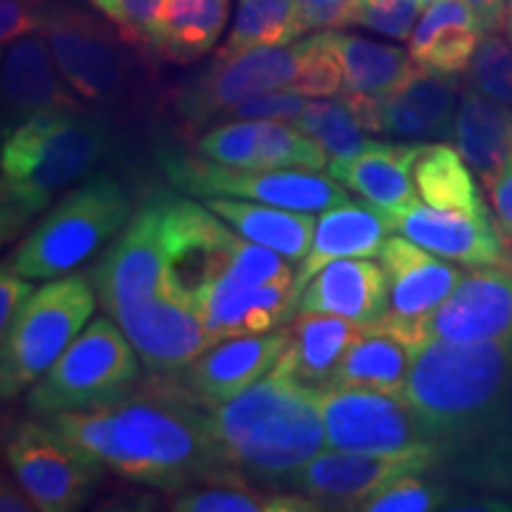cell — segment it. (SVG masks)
Returning a JSON list of instances; mask_svg holds the SVG:
<instances>
[{
    "label": "cell",
    "mask_w": 512,
    "mask_h": 512,
    "mask_svg": "<svg viewBox=\"0 0 512 512\" xmlns=\"http://www.w3.org/2000/svg\"><path fill=\"white\" fill-rule=\"evenodd\" d=\"M309 102L304 100V95L292 93V91H273L256 95V98L242 102V105L230 107L228 112H223L216 124L223 121H242V119H266V121H285V124H294L299 114L304 112V107Z\"/></svg>",
    "instance_id": "obj_42"
},
{
    "label": "cell",
    "mask_w": 512,
    "mask_h": 512,
    "mask_svg": "<svg viewBox=\"0 0 512 512\" xmlns=\"http://www.w3.org/2000/svg\"><path fill=\"white\" fill-rule=\"evenodd\" d=\"M304 34L294 0H240L238 17L216 57H233L252 48L290 46Z\"/></svg>",
    "instance_id": "obj_36"
},
{
    "label": "cell",
    "mask_w": 512,
    "mask_h": 512,
    "mask_svg": "<svg viewBox=\"0 0 512 512\" xmlns=\"http://www.w3.org/2000/svg\"><path fill=\"white\" fill-rule=\"evenodd\" d=\"M389 311V285L382 264L373 259L330 261L306 285L297 313H328L368 328Z\"/></svg>",
    "instance_id": "obj_23"
},
{
    "label": "cell",
    "mask_w": 512,
    "mask_h": 512,
    "mask_svg": "<svg viewBox=\"0 0 512 512\" xmlns=\"http://www.w3.org/2000/svg\"><path fill=\"white\" fill-rule=\"evenodd\" d=\"M138 358L117 320L95 318L31 387L27 406L38 415H55L117 401L140 380Z\"/></svg>",
    "instance_id": "obj_8"
},
{
    "label": "cell",
    "mask_w": 512,
    "mask_h": 512,
    "mask_svg": "<svg viewBox=\"0 0 512 512\" xmlns=\"http://www.w3.org/2000/svg\"><path fill=\"white\" fill-rule=\"evenodd\" d=\"M112 136L83 110H55L24 121L3 136L0 155V226L3 242L17 240L57 195L91 176Z\"/></svg>",
    "instance_id": "obj_4"
},
{
    "label": "cell",
    "mask_w": 512,
    "mask_h": 512,
    "mask_svg": "<svg viewBox=\"0 0 512 512\" xmlns=\"http://www.w3.org/2000/svg\"><path fill=\"white\" fill-rule=\"evenodd\" d=\"M448 491L444 486L425 482L422 472H411L394 482L384 484L380 491L366 498L358 510L361 512H430L448 508Z\"/></svg>",
    "instance_id": "obj_39"
},
{
    "label": "cell",
    "mask_w": 512,
    "mask_h": 512,
    "mask_svg": "<svg viewBox=\"0 0 512 512\" xmlns=\"http://www.w3.org/2000/svg\"><path fill=\"white\" fill-rule=\"evenodd\" d=\"M323 43L337 57L344 76V93L389 95L418 72L411 53L387 46V43L368 41V38L342 34L337 29L320 31Z\"/></svg>",
    "instance_id": "obj_31"
},
{
    "label": "cell",
    "mask_w": 512,
    "mask_h": 512,
    "mask_svg": "<svg viewBox=\"0 0 512 512\" xmlns=\"http://www.w3.org/2000/svg\"><path fill=\"white\" fill-rule=\"evenodd\" d=\"M482 24L484 34H494V31L505 27V10H508V0H465Z\"/></svg>",
    "instance_id": "obj_48"
},
{
    "label": "cell",
    "mask_w": 512,
    "mask_h": 512,
    "mask_svg": "<svg viewBox=\"0 0 512 512\" xmlns=\"http://www.w3.org/2000/svg\"><path fill=\"white\" fill-rule=\"evenodd\" d=\"M152 375H178L214 347L195 294L169 285L155 297L124 306L112 316Z\"/></svg>",
    "instance_id": "obj_14"
},
{
    "label": "cell",
    "mask_w": 512,
    "mask_h": 512,
    "mask_svg": "<svg viewBox=\"0 0 512 512\" xmlns=\"http://www.w3.org/2000/svg\"><path fill=\"white\" fill-rule=\"evenodd\" d=\"M41 29L3 46V136L38 114L81 110Z\"/></svg>",
    "instance_id": "obj_20"
},
{
    "label": "cell",
    "mask_w": 512,
    "mask_h": 512,
    "mask_svg": "<svg viewBox=\"0 0 512 512\" xmlns=\"http://www.w3.org/2000/svg\"><path fill=\"white\" fill-rule=\"evenodd\" d=\"M434 463L437 458L432 456H368L332 448L311 458L285 486L309 496L320 510H358V505L384 484L411 472H425Z\"/></svg>",
    "instance_id": "obj_18"
},
{
    "label": "cell",
    "mask_w": 512,
    "mask_h": 512,
    "mask_svg": "<svg viewBox=\"0 0 512 512\" xmlns=\"http://www.w3.org/2000/svg\"><path fill=\"white\" fill-rule=\"evenodd\" d=\"M403 396L439 458L512 486V342L420 344Z\"/></svg>",
    "instance_id": "obj_1"
},
{
    "label": "cell",
    "mask_w": 512,
    "mask_h": 512,
    "mask_svg": "<svg viewBox=\"0 0 512 512\" xmlns=\"http://www.w3.org/2000/svg\"><path fill=\"white\" fill-rule=\"evenodd\" d=\"M223 221L183 197H150L95 266L91 283L107 316L164 292L190 254L214 240Z\"/></svg>",
    "instance_id": "obj_5"
},
{
    "label": "cell",
    "mask_w": 512,
    "mask_h": 512,
    "mask_svg": "<svg viewBox=\"0 0 512 512\" xmlns=\"http://www.w3.org/2000/svg\"><path fill=\"white\" fill-rule=\"evenodd\" d=\"M8 463L36 510H76L102 475L98 460L69 444L53 425L27 422L10 439Z\"/></svg>",
    "instance_id": "obj_15"
},
{
    "label": "cell",
    "mask_w": 512,
    "mask_h": 512,
    "mask_svg": "<svg viewBox=\"0 0 512 512\" xmlns=\"http://www.w3.org/2000/svg\"><path fill=\"white\" fill-rule=\"evenodd\" d=\"M50 425L105 470L138 484L188 489L233 475L209 432L207 406L183 384L131 392L83 411L55 413Z\"/></svg>",
    "instance_id": "obj_2"
},
{
    "label": "cell",
    "mask_w": 512,
    "mask_h": 512,
    "mask_svg": "<svg viewBox=\"0 0 512 512\" xmlns=\"http://www.w3.org/2000/svg\"><path fill=\"white\" fill-rule=\"evenodd\" d=\"M377 259L389 285V311L384 318L392 320L427 318L451 297L465 275L448 259H437V254L408 238H387Z\"/></svg>",
    "instance_id": "obj_22"
},
{
    "label": "cell",
    "mask_w": 512,
    "mask_h": 512,
    "mask_svg": "<svg viewBox=\"0 0 512 512\" xmlns=\"http://www.w3.org/2000/svg\"><path fill=\"white\" fill-rule=\"evenodd\" d=\"M207 486H188L169 501L176 512H311L320 510L309 496L283 494V491H261L240 482V477L223 475L204 482Z\"/></svg>",
    "instance_id": "obj_35"
},
{
    "label": "cell",
    "mask_w": 512,
    "mask_h": 512,
    "mask_svg": "<svg viewBox=\"0 0 512 512\" xmlns=\"http://www.w3.org/2000/svg\"><path fill=\"white\" fill-rule=\"evenodd\" d=\"M467 86L484 93L486 98L512 107V41L494 34H484L467 69Z\"/></svg>",
    "instance_id": "obj_38"
},
{
    "label": "cell",
    "mask_w": 512,
    "mask_h": 512,
    "mask_svg": "<svg viewBox=\"0 0 512 512\" xmlns=\"http://www.w3.org/2000/svg\"><path fill=\"white\" fill-rule=\"evenodd\" d=\"M93 283L81 275L38 287L0 332V389L3 399L27 392L55 366L69 344L81 335L95 311Z\"/></svg>",
    "instance_id": "obj_7"
},
{
    "label": "cell",
    "mask_w": 512,
    "mask_h": 512,
    "mask_svg": "<svg viewBox=\"0 0 512 512\" xmlns=\"http://www.w3.org/2000/svg\"><path fill=\"white\" fill-rule=\"evenodd\" d=\"M204 207L214 211L245 240L283 254L292 264H302L311 252L318 223L309 211L283 209L264 202L230 200V197H209L204 200Z\"/></svg>",
    "instance_id": "obj_29"
},
{
    "label": "cell",
    "mask_w": 512,
    "mask_h": 512,
    "mask_svg": "<svg viewBox=\"0 0 512 512\" xmlns=\"http://www.w3.org/2000/svg\"><path fill=\"white\" fill-rule=\"evenodd\" d=\"M484 29L465 0H434L408 38V53L420 69L460 76L470 69Z\"/></svg>",
    "instance_id": "obj_27"
},
{
    "label": "cell",
    "mask_w": 512,
    "mask_h": 512,
    "mask_svg": "<svg viewBox=\"0 0 512 512\" xmlns=\"http://www.w3.org/2000/svg\"><path fill=\"white\" fill-rule=\"evenodd\" d=\"M31 292H34V285L29 283V278L12 271L8 261H5L3 278H0V332L8 330L12 318L17 316L22 304L31 297Z\"/></svg>",
    "instance_id": "obj_46"
},
{
    "label": "cell",
    "mask_w": 512,
    "mask_h": 512,
    "mask_svg": "<svg viewBox=\"0 0 512 512\" xmlns=\"http://www.w3.org/2000/svg\"><path fill=\"white\" fill-rule=\"evenodd\" d=\"M392 226L389 219L373 204H339L325 209L318 219L311 252L294 275V299L302 297L306 285L330 261L337 259H375L380 256Z\"/></svg>",
    "instance_id": "obj_24"
},
{
    "label": "cell",
    "mask_w": 512,
    "mask_h": 512,
    "mask_svg": "<svg viewBox=\"0 0 512 512\" xmlns=\"http://www.w3.org/2000/svg\"><path fill=\"white\" fill-rule=\"evenodd\" d=\"M290 347V330L216 342L183 370V387L204 406H221L278 366Z\"/></svg>",
    "instance_id": "obj_19"
},
{
    "label": "cell",
    "mask_w": 512,
    "mask_h": 512,
    "mask_svg": "<svg viewBox=\"0 0 512 512\" xmlns=\"http://www.w3.org/2000/svg\"><path fill=\"white\" fill-rule=\"evenodd\" d=\"M299 43H302V64H299V74L290 91L304 95V98H335V95H342V67H339L337 57L325 46L320 34H313Z\"/></svg>",
    "instance_id": "obj_40"
},
{
    "label": "cell",
    "mask_w": 512,
    "mask_h": 512,
    "mask_svg": "<svg viewBox=\"0 0 512 512\" xmlns=\"http://www.w3.org/2000/svg\"><path fill=\"white\" fill-rule=\"evenodd\" d=\"M418 0H361L356 24L377 34L408 41L420 17Z\"/></svg>",
    "instance_id": "obj_41"
},
{
    "label": "cell",
    "mask_w": 512,
    "mask_h": 512,
    "mask_svg": "<svg viewBox=\"0 0 512 512\" xmlns=\"http://www.w3.org/2000/svg\"><path fill=\"white\" fill-rule=\"evenodd\" d=\"M302 64V43L252 48L233 57H214L207 72L185 83L174 107L185 124H216L230 107L273 91H290Z\"/></svg>",
    "instance_id": "obj_12"
},
{
    "label": "cell",
    "mask_w": 512,
    "mask_h": 512,
    "mask_svg": "<svg viewBox=\"0 0 512 512\" xmlns=\"http://www.w3.org/2000/svg\"><path fill=\"white\" fill-rule=\"evenodd\" d=\"M41 31L48 38L62 79L81 100L117 102L131 81V60L105 24L74 8L43 10Z\"/></svg>",
    "instance_id": "obj_13"
},
{
    "label": "cell",
    "mask_w": 512,
    "mask_h": 512,
    "mask_svg": "<svg viewBox=\"0 0 512 512\" xmlns=\"http://www.w3.org/2000/svg\"><path fill=\"white\" fill-rule=\"evenodd\" d=\"M299 22L306 31L344 29L356 24V15L337 0H294Z\"/></svg>",
    "instance_id": "obj_45"
},
{
    "label": "cell",
    "mask_w": 512,
    "mask_h": 512,
    "mask_svg": "<svg viewBox=\"0 0 512 512\" xmlns=\"http://www.w3.org/2000/svg\"><path fill=\"white\" fill-rule=\"evenodd\" d=\"M361 325L328 313H299L292 320L290 347L278 366L309 389H325Z\"/></svg>",
    "instance_id": "obj_30"
},
{
    "label": "cell",
    "mask_w": 512,
    "mask_h": 512,
    "mask_svg": "<svg viewBox=\"0 0 512 512\" xmlns=\"http://www.w3.org/2000/svg\"><path fill=\"white\" fill-rule=\"evenodd\" d=\"M489 195L496 211V221L501 223V228L512 238V152L503 171L498 174L494 188L489 190Z\"/></svg>",
    "instance_id": "obj_47"
},
{
    "label": "cell",
    "mask_w": 512,
    "mask_h": 512,
    "mask_svg": "<svg viewBox=\"0 0 512 512\" xmlns=\"http://www.w3.org/2000/svg\"><path fill=\"white\" fill-rule=\"evenodd\" d=\"M207 422L230 470L266 484L285 486L328 446L316 389L280 366L235 399L207 406Z\"/></svg>",
    "instance_id": "obj_3"
},
{
    "label": "cell",
    "mask_w": 512,
    "mask_h": 512,
    "mask_svg": "<svg viewBox=\"0 0 512 512\" xmlns=\"http://www.w3.org/2000/svg\"><path fill=\"white\" fill-rule=\"evenodd\" d=\"M294 280L256 287H226L209 283L200 294L204 320L216 342L230 337L264 335L280 330L297 313Z\"/></svg>",
    "instance_id": "obj_25"
},
{
    "label": "cell",
    "mask_w": 512,
    "mask_h": 512,
    "mask_svg": "<svg viewBox=\"0 0 512 512\" xmlns=\"http://www.w3.org/2000/svg\"><path fill=\"white\" fill-rule=\"evenodd\" d=\"M505 34L512 41V0H508V10H505Z\"/></svg>",
    "instance_id": "obj_51"
},
{
    "label": "cell",
    "mask_w": 512,
    "mask_h": 512,
    "mask_svg": "<svg viewBox=\"0 0 512 512\" xmlns=\"http://www.w3.org/2000/svg\"><path fill=\"white\" fill-rule=\"evenodd\" d=\"M377 325L411 349L425 342H512V266L465 273L451 297L427 318H382Z\"/></svg>",
    "instance_id": "obj_11"
},
{
    "label": "cell",
    "mask_w": 512,
    "mask_h": 512,
    "mask_svg": "<svg viewBox=\"0 0 512 512\" xmlns=\"http://www.w3.org/2000/svg\"><path fill=\"white\" fill-rule=\"evenodd\" d=\"M91 3L102 12V15L110 17L114 24H121V17H124V10H121V0H91Z\"/></svg>",
    "instance_id": "obj_50"
},
{
    "label": "cell",
    "mask_w": 512,
    "mask_h": 512,
    "mask_svg": "<svg viewBox=\"0 0 512 512\" xmlns=\"http://www.w3.org/2000/svg\"><path fill=\"white\" fill-rule=\"evenodd\" d=\"M337 3H342L344 8H349L354 15H358V8H361V0H337Z\"/></svg>",
    "instance_id": "obj_52"
},
{
    "label": "cell",
    "mask_w": 512,
    "mask_h": 512,
    "mask_svg": "<svg viewBox=\"0 0 512 512\" xmlns=\"http://www.w3.org/2000/svg\"><path fill=\"white\" fill-rule=\"evenodd\" d=\"M292 126L316 140L328 152L330 162L356 157L370 143L366 126L344 95L309 102Z\"/></svg>",
    "instance_id": "obj_37"
},
{
    "label": "cell",
    "mask_w": 512,
    "mask_h": 512,
    "mask_svg": "<svg viewBox=\"0 0 512 512\" xmlns=\"http://www.w3.org/2000/svg\"><path fill=\"white\" fill-rule=\"evenodd\" d=\"M460 95L458 76L418 69L399 91L380 98V133L403 143H448Z\"/></svg>",
    "instance_id": "obj_21"
},
{
    "label": "cell",
    "mask_w": 512,
    "mask_h": 512,
    "mask_svg": "<svg viewBox=\"0 0 512 512\" xmlns=\"http://www.w3.org/2000/svg\"><path fill=\"white\" fill-rule=\"evenodd\" d=\"M228 15L230 0H166L152 50L166 62H197L216 48Z\"/></svg>",
    "instance_id": "obj_32"
},
{
    "label": "cell",
    "mask_w": 512,
    "mask_h": 512,
    "mask_svg": "<svg viewBox=\"0 0 512 512\" xmlns=\"http://www.w3.org/2000/svg\"><path fill=\"white\" fill-rule=\"evenodd\" d=\"M422 143H380L370 140L363 152L328 164V176L382 211H396L418 200L413 166Z\"/></svg>",
    "instance_id": "obj_26"
},
{
    "label": "cell",
    "mask_w": 512,
    "mask_h": 512,
    "mask_svg": "<svg viewBox=\"0 0 512 512\" xmlns=\"http://www.w3.org/2000/svg\"><path fill=\"white\" fill-rule=\"evenodd\" d=\"M413 349L380 325H368L347 349L328 387H366L403 394Z\"/></svg>",
    "instance_id": "obj_33"
},
{
    "label": "cell",
    "mask_w": 512,
    "mask_h": 512,
    "mask_svg": "<svg viewBox=\"0 0 512 512\" xmlns=\"http://www.w3.org/2000/svg\"><path fill=\"white\" fill-rule=\"evenodd\" d=\"M131 219L117 178L95 174L69 190L12 252L8 266L29 280L60 278L88 261Z\"/></svg>",
    "instance_id": "obj_6"
},
{
    "label": "cell",
    "mask_w": 512,
    "mask_h": 512,
    "mask_svg": "<svg viewBox=\"0 0 512 512\" xmlns=\"http://www.w3.org/2000/svg\"><path fill=\"white\" fill-rule=\"evenodd\" d=\"M197 155L242 169H328V152L285 121H223L197 140Z\"/></svg>",
    "instance_id": "obj_17"
},
{
    "label": "cell",
    "mask_w": 512,
    "mask_h": 512,
    "mask_svg": "<svg viewBox=\"0 0 512 512\" xmlns=\"http://www.w3.org/2000/svg\"><path fill=\"white\" fill-rule=\"evenodd\" d=\"M453 143L484 188L491 190L512 152V107L467 86L460 95Z\"/></svg>",
    "instance_id": "obj_28"
},
{
    "label": "cell",
    "mask_w": 512,
    "mask_h": 512,
    "mask_svg": "<svg viewBox=\"0 0 512 512\" xmlns=\"http://www.w3.org/2000/svg\"><path fill=\"white\" fill-rule=\"evenodd\" d=\"M316 396L328 446L368 456L439 458L403 394L366 387H325L316 389Z\"/></svg>",
    "instance_id": "obj_10"
},
{
    "label": "cell",
    "mask_w": 512,
    "mask_h": 512,
    "mask_svg": "<svg viewBox=\"0 0 512 512\" xmlns=\"http://www.w3.org/2000/svg\"><path fill=\"white\" fill-rule=\"evenodd\" d=\"M41 0H0V41L10 46L17 38L41 29Z\"/></svg>",
    "instance_id": "obj_44"
},
{
    "label": "cell",
    "mask_w": 512,
    "mask_h": 512,
    "mask_svg": "<svg viewBox=\"0 0 512 512\" xmlns=\"http://www.w3.org/2000/svg\"><path fill=\"white\" fill-rule=\"evenodd\" d=\"M434 3V0H418V5H420V8L422 10H425L427 8V5H432Z\"/></svg>",
    "instance_id": "obj_53"
},
{
    "label": "cell",
    "mask_w": 512,
    "mask_h": 512,
    "mask_svg": "<svg viewBox=\"0 0 512 512\" xmlns=\"http://www.w3.org/2000/svg\"><path fill=\"white\" fill-rule=\"evenodd\" d=\"M0 510L3 512H29L36 510L34 501H31L27 491L22 489V484L17 482H8L3 477V486H0Z\"/></svg>",
    "instance_id": "obj_49"
},
{
    "label": "cell",
    "mask_w": 512,
    "mask_h": 512,
    "mask_svg": "<svg viewBox=\"0 0 512 512\" xmlns=\"http://www.w3.org/2000/svg\"><path fill=\"white\" fill-rule=\"evenodd\" d=\"M164 3L166 0H121V38L131 46L152 48Z\"/></svg>",
    "instance_id": "obj_43"
},
{
    "label": "cell",
    "mask_w": 512,
    "mask_h": 512,
    "mask_svg": "<svg viewBox=\"0 0 512 512\" xmlns=\"http://www.w3.org/2000/svg\"><path fill=\"white\" fill-rule=\"evenodd\" d=\"M382 214L389 219L392 230L441 259L470 268L512 266V247L505 240L508 233L491 216L434 209L430 204H420V200Z\"/></svg>",
    "instance_id": "obj_16"
},
{
    "label": "cell",
    "mask_w": 512,
    "mask_h": 512,
    "mask_svg": "<svg viewBox=\"0 0 512 512\" xmlns=\"http://www.w3.org/2000/svg\"><path fill=\"white\" fill-rule=\"evenodd\" d=\"M169 181L192 197L252 200L294 211H325L347 204L349 192L332 176L297 169H242L204 157H166Z\"/></svg>",
    "instance_id": "obj_9"
},
{
    "label": "cell",
    "mask_w": 512,
    "mask_h": 512,
    "mask_svg": "<svg viewBox=\"0 0 512 512\" xmlns=\"http://www.w3.org/2000/svg\"><path fill=\"white\" fill-rule=\"evenodd\" d=\"M472 174L475 171L467 169L463 155L444 143L422 147L413 166L415 190L425 204L470 216H491Z\"/></svg>",
    "instance_id": "obj_34"
}]
</instances>
